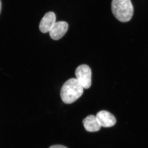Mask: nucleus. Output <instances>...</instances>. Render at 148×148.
I'll list each match as a JSON object with an SVG mask.
<instances>
[{"mask_svg":"<svg viewBox=\"0 0 148 148\" xmlns=\"http://www.w3.org/2000/svg\"><path fill=\"white\" fill-rule=\"evenodd\" d=\"M99 124L101 127H112L116 123V119L112 114L107 111L102 110L98 112L96 115Z\"/></svg>","mask_w":148,"mask_h":148,"instance_id":"obj_5","label":"nucleus"},{"mask_svg":"<svg viewBox=\"0 0 148 148\" xmlns=\"http://www.w3.org/2000/svg\"><path fill=\"white\" fill-rule=\"evenodd\" d=\"M76 79L85 89H88L91 85V69L86 65H80L76 69L75 73Z\"/></svg>","mask_w":148,"mask_h":148,"instance_id":"obj_3","label":"nucleus"},{"mask_svg":"<svg viewBox=\"0 0 148 148\" xmlns=\"http://www.w3.org/2000/svg\"><path fill=\"white\" fill-rule=\"evenodd\" d=\"M112 10L115 17L123 22L129 21L133 14V6L130 0H112Z\"/></svg>","mask_w":148,"mask_h":148,"instance_id":"obj_2","label":"nucleus"},{"mask_svg":"<svg viewBox=\"0 0 148 148\" xmlns=\"http://www.w3.org/2000/svg\"><path fill=\"white\" fill-rule=\"evenodd\" d=\"M49 148H68L65 146L61 145H54L51 146Z\"/></svg>","mask_w":148,"mask_h":148,"instance_id":"obj_8","label":"nucleus"},{"mask_svg":"<svg viewBox=\"0 0 148 148\" xmlns=\"http://www.w3.org/2000/svg\"><path fill=\"white\" fill-rule=\"evenodd\" d=\"M2 9V4L1 2V0H0V14H1V11Z\"/></svg>","mask_w":148,"mask_h":148,"instance_id":"obj_9","label":"nucleus"},{"mask_svg":"<svg viewBox=\"0 0 148 148\" xmlns=\"http://www.w3.org/2000/svg\"><path fill=\"white\" fill-rule=\"evenodd\" d=\"M69 29V24L64 21L56 22L49 31V36L55 40L60 39L66 34Z\"/></svg>","mask_w":148,"mask_h":148,"instance_id":"obj_4","label":"nucleus"},{"mask_svg":"<svg viewBox=\"0 0 148 148\" xmlns=\"http://www.w3.org/2000/svg\"><path fill=\"white\" fill-rule=\"evenodd\" d=\"M84 88L76 78L70 79L61 88V97L62 101L67 104L73 103L82 95Z\"/></svg>","mask_w":148,"mask_h":148,"instance_id":"obj_1","label":"nucleus"},{"mask_svg":"<svg viewBox=\"0 0 148 148\" xmlns=\"http://www.w3.org/2000/svg\"><path fill=\"white\" fill-rule=\"evenodd\" d=\"M85 129L88 132H97L100 130L101 125L99 124L96 116L90 115L83 120Z\"/></svg>","mask_w":148,"mask_h":148,"instance_id":"obj_7","label":"nucleus"},{"mask_svg":"<svg viewBox=\"0 0 148 148\" xmlns=\"http://www.w3.org/2000/svg\"><path fill=\"white\" fill-rule=\"evenodd\" d=\"M56 21V16L54 13L49 12L45 14L40 23L39 29L43 33L49 32Z\"/></svg>","mask_w":148,"mask_h":148,"instance_id":"obj_6","label":"nucleus"}]
</instances>
